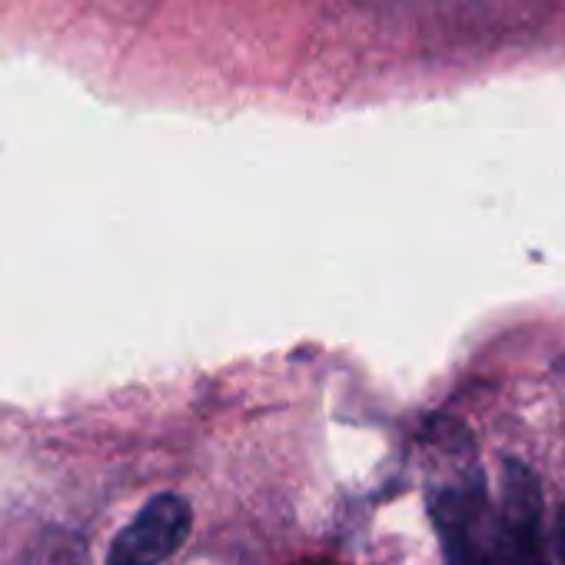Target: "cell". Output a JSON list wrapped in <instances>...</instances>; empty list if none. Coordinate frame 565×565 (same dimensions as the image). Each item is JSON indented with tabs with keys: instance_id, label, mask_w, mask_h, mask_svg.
<instances>
[{
	"instance_id": "cell-1",
	"label": "cell",
	"mask_w": 565,
	"mask_h": 565,
	"mask_svg": "<svg viewBox=\"0 0 565 565\" xmlns=\"http://www.w3.org/2000/svg\"><path fill=\"white\" fill-rule=\"evenodd\" d=\"M452 452L456 459H446L426 486V505L439 539L443 565H499L489 482L462 426Z\"/></svg>"
},
{
	"instance_id": "cell-2",
	"label": "cell",
	"mask_w": 565,
	"mask_h": 565,
	"mask_svg": "<svg viewBox=\"0 0 565 565\" xmlns=\"http://www.w3.org/2000/svg\"><path fill=\"white\" fill-rule=\"evenodd\" d=\"M495 539H499V565H552L542 482L535 469L519 456L502 459Z\"/></svg>"
},
{
	"instance_id": "cell-3",
	"label": "cell",
	"mask_w": 565,
	"mask_h": 565,
	"mask_svg": "<svg viewBox=\"0 0 565 565\" xmlns=\"http://www.w3.org/2000/svg\"><path fill=\"white\" fill-rule=\"evenodd\" d=\"M190 525V502L180 492H157L114 535L107 548V565H163L180 552Z\"/></svg>"
},
{
	"instance_id": "cell-4",
	"label": "cell",
	"mask_w": 565,
	"mask_h": 565,
	"mask_svg": "<svg viewBox=\"0 0 565 565\" xmlns=\"http://www.w3.org/2000/svg\"><path fill=\"white\" fill-rule=\"evenodd\" d=\"M552 548H555L558 565H565V502H558L552 515Z\"/></svg>"
}]
</instances>
